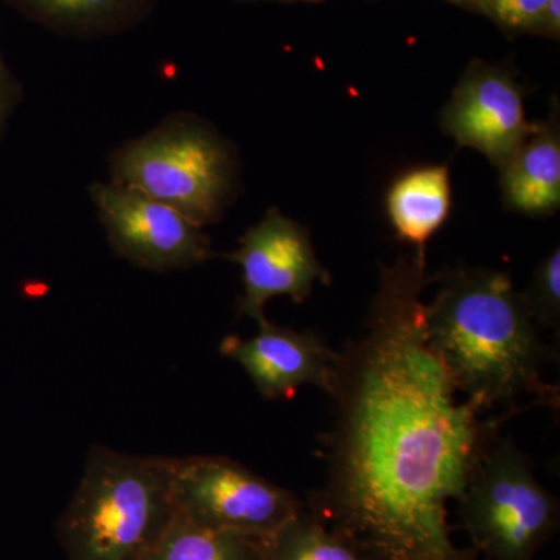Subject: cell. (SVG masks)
<instances>
[{"label":"cell","mask_w":560,"mask_h":560,"mask_svg":"<svg viewBox=\"0 0 560 560\" xmlns=\"http://www.w3.org/2000/svg\"><path fill=\"white\" fill-rule=\"evenodd\" d=\"M425 248L381 265L363 335L338 352L323 434L326 482L308 510L370 560H478L452 540L458 501L501 420L459 399L425 334Z\"/></svg>","instance_id":"1"},{"label":"cell","mask_w":560,"mask_h":560,"mask_svg":"<svg viewBox=\"0 0 560 560\" xmlns=\"http://www.w3.org/2000/svg\"><path fill=\"white\" fill-rule=\"evenodd\" d=\"M433 301L425 302L427 341L463 399L478 410L518 400L559 408V389L545 382L550 352L523 305L510 276L485 268H448L434 276Z\"/></svg>","instance_id":"2"},{"label":"cell","mask_w":560,"mask_h":560,"mask_svg":"<svg viewBox=\"0 0 560 560\" xmlns=\"http://www.w3.org/2000/svg\"><path fill=\"white\" fill-rule=\"evenodd\" d=\"M175 458L92 447L58 521L68 560H143L175 517Z\"/></svg>","instance_id":"3"},{"label":"cell","mask_w":560,"mask_h":560,"mask_svg":"<svg viewBox=\"0 0 560 560\" xmlns=\"http://www.w3.org/2000/svg\"><path fill=\"white\" fill-rule=\"evenodd\" d=\"M110 183L178 210L197 226L217 224L241 187V160L230 139L190 113H175L117 147Z\"/></svg>","instance_id":"4"},{"label":"cell","mask_w":560,"mask_h":560,"mask_svg":"<svg viewBox=\"0 0 560 560\" xmlns=\"http://www.w3.org/2000/svg\"><path fill=\"white\" fill-rule=\"evenodd\" d=\"M474 550L488 560H534L559 528V500L512 438L497 436L458 500Z\"/></svg>","instance_id":"5"},{"label":"cell","mask_w":560,"mask_h":560,"mask_svg":"<svg viewBox=\"0 0 560 560\" xmlns=\"http://www.w3.org/2000/svg\"><path fill=\"white\" fill-rule=\"evenodd\" d=\"M175 515L191 525L267 539L305 506L289 489L223 456L175 458Z\"/></svg>","instance_id":"6"},{"label":"cell","mask_w":560,"mask_h":560,"mask_svg":"<svg viewBox=\"0 0 560 560\" xmlns=\"http://www.w3.org/2000/svg\"><path fill=\"white\" fill-rule=\"evenodd\" d=\"M90 197L110 248L142 270L183 271L217 256L202 228L178 210L114 183H94Z\"/></svg>","instance_id":"7"},{"label":"cell","mask_w":560,"mask_h":560,"mask_svg":"<svg viewBox=\"0 0 560 560\" xmlns=\"http://www.w3.org/2000/svg\"><path fill=\"white\" fill-rule=\"evenodd\" d=\"M228 259L242 270L238 316L256 323L267 319L265 307L276 298L304 302L316 283L329 285L331 280L318 259L311 232L279 209L268 210L259 223L246 230Z\"/></svg>","instance_id":"8"},{"label":"cell","mask_w":560,"mask_h":560,"mask_svg":"<svg viewBox=\"0 0 560 560\" xmlns=\"http://www.w3.org/2000/svg\"><path fill=\"white\" fill-rule=\"evenodd\" d=\"M534 127L514 73L481 60L471 62L460 75L441 113L442 131L458 147L480 151L497 168L521 149Z\"/></svg>","instance_id":"9"},{"label":"cell","mask_w":560,"mask_h":560,"mask_svg":"<svg viewBox=\"0 0 560 560\" xmlns=\"http://www.w3.org/2000/svg\"><path fill=\"white\" fill-rule=\"evenodd\" d=\"M257 326V334L246 340L237 335L224 338L220 352L241 364L265 399L289 400L304 386L330 393L338 352L323 337L276 326L268 319Z\"/></svg>","instance_id":"10"},{"label":"cell","mask_w":560,"mask_h":560,"mask_svg":"<svg viewBox=\"0 0 560 560\" xmlns=\"http://www.w3.org/2000/svg\"><path fill=\"white\" fill-rule=\"evenodd\" d=\"M504 206L526 217H548L560 208V119L555 101L548 119L499 168Z\"/></svg>","instance_id":"11"},{"label":"cell","mask_w":560,"mask_h":560,"mask_svg":"<svg viewBox=\"0 0 560 560\" xmlns=\"http://www.w3.org/2000/svg\"><path fill=\"white\" fill-rule=\"evenodd\" d=\"M452 210L447 164L420 165L401 173L386 194V213L400 241L412 248L427 243L444 226Z\"/></svg>","instance_id":"12"},{"label":"cell","mask_w":560,"mask_h":560,"mask_svg":"<svg viewBox=\"0 0 560 560\" xmlns=\"http://www.w3.org/2000/svg\"><path fill=\"white\" fill-rule=\"evenodd\" d=\"M47 31L72 38H101L149 20L156 0H5Z\"/></svg>","instance_id":"13"},{"label":"cell","mask_w":560,"mask_h":560,"mask_svg":"<svg viewBox=\"0 0 560 560\" xmlns=\"http://www.w3.org/2000/svg\"><path fill=\"white\" fill-rule=\"evenodd\" d=\"M260 560H370L345 534L307 506L272 536L260 540Z\"/></svg>","instance_id":"14"},{"label":"cell","mask_w":560,"mask_h":560,"mask_svg":"<svg viewBox=\"0 0 560 560\" xmlns=\"http://www.w3.org/2000/svg\"><path fill=\"white\" fill-rule=\"evenodd\" d=\"M260 540L201 528L175 515L143 560H260Z\"/></svg>","instance_id":"15"},{"label":"cell","mask_w":560,"mask_h":560,"mask_svg":"<svg viewBox=\"0 0 560 560\" xmlns=\"http://www.w3.org/2000/svg\"><path fill=\"white\" fill-rule=\"evenodd\" d=\"M523 305L534 323L559 331L560 326V249H555L537 265L529 289L521 291Z\"/></svg>","instance_id":"16"},{"label":"cell","mask_w":560,"mask_h":560,"mask_svg":"<svg viewBox=\"0 0 560 560\" xmlns=\"http://www.w3.org/2000/svg\"><path fill=\"white\" fill-rule=\"evenodd\" d=\"M547 0H480L478 13L510 35H534Z\"/></svg>","instance_id":"17"},{"label":"cell","mask_w":560,"mask_h":560,"mask_svg":"<svg viewBox=\"0 0 560 560\" xmlns=\"http://www.w3.org/2000/svg\"><path fill=\"white\" fill-rule=\"evenodd\" d=\"M18 102V84L0 51V136Z\"/></svg>","instance_id":"18"},{"label":"cell","mask_w":560,"mask_h":560,"mask_svg":"<svg viewBox=\"0 0 560 560\" xmlns=\"http://www.w3.org/2000/svg\"><path fill=\"white\" fill-rule=\"evenodd\" d=\"M534 35L559 39L560 36V0H547L537 22Z\"/></svg>","instance_id":"19"},{"label":"cell","mask_w":560,"mask_h":560,"mask_svg":"<svg viewBox=\"0 0 560 560\" xmlns=\"http://www.w3.org/2000/svg\"><path fill=\"white\" fill-rule=\"evenodd\" d=\"M445 2H451L459 9L477 11V13L480 11V0H445Z\"/></svg>","instance_id":"20"},{"label":"cell","mask_w":560,"mask_h":560,"mask_svg":"<svg viewBox=\"0 0 560 560\" xmlns=\"http://www.w3.org/2000/svg\"><path fill=\"white\" fill-rule=\"evenodd\" d=\"M279 2H318V0H279Z\"/></svg>","instance_id":"21"},{"label":"cell","mask_w":560,"mask_h":560,"mask_svg":"<svg viewBox=\"0 0 560 560\" xmlns=\"http://www.w3.org/2000/svg\"><path fill=\"white\" fill-rule=\"evenodd\" d=\"M245 2H254V0H245Z\"/></svg>","instance_id":"22"}]
</instances>
